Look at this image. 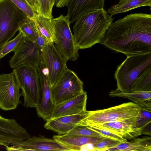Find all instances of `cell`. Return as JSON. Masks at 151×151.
<instances>
[{
	"label": "cell",
	"instance_id": "1",
	"mask_svg": "<svg viewBox=\"0 0 151 151\" xmlns=\"http://www.w3.org/2000/svg\"><path fill=\"white\" fill-rule=\"evenodd\" d=\"M101 43L127 56L151 52V15L136 13L113 22Z\"/></svg>",
	"mask_w": 151,
	"mask_h": 151
},
{
	"label": "cell",
	"instance_id": "2",
	"mask_svg": "<svg viewBox=\"0 0 151 151\" xmlns=\"http://www.w3.org/2000/svg\"><path fill=\"white\" fill-rule=\"evenodd\" d=\"M112 16L103 8L89 11L78 18L73 27V37L77 49L90 48L101 43L113 23Z\"/></svg>",
	"mask_w": 151,
	"mask_h": 151
},
{
	"label": "cell",
	"instance_id": "3",
	"mask_svg": "<svg viewBox=\"0 0 151 151\" xmlns=\"http://www.w3.org/2000/svg\"><path fill=\"white\" fill-rule=\"evenodd\" d=\"M151 68V52L127 56L119 65L114 76L116 89L124 92H132L133 84L138 76Z\"/></svg>",
	"mask_w": 151,
	"mask_h": 151
},
{
	"label": "cell",
	"instance_id": "4",
	"mask_svg": "<svg viewBox=\"0 0 151 151\" xmlns=\"http://www.w3.org/2000/svg\"><path fill=\"white\" fill-rule=\"evenodd\" d=\"M16 80L23 97V105L27 108H36L41 100L38 70L34 65L26 63L13 68Z\"/></svg>",
	"mask_w": 151,
	"mask_h": 151
},
{
	"label": "cell",
	"instance_id": "5",
	"mask_svg": "<svg viewBox=\"0 0 151 151\" xmlns=\"http://www.w3.org/2000/svg\"><path fill=\"white\" fill-rule=\"evenodd\" d=\"M140 107L134 102L125 103L108 108L89 111V116L78 126H89L117 121L134 123Z\"/></svg>",
	"mask_w": 151,
	"mask_h": 151
},
{
	"label": "cell",
	"instance_id": "6",
	"mask_svg": "<svg viewBox=\"0 0 151 151\" xmlns=\"http://www.w3.org/2000/svg\"><path fill=\"white\" fill-rule=\"evenodd\" d=\"M28 17L10 0H0V49Z\"/></svg>",
	"mask_w": 151,
	"mask_h": 151
},
{
	"label": "cell",
	"instance_id": "7",
	"mask_svg": "<svg viewBox=\"0 0 151 151\" xmlns=\"http://www.w3.org/2000/svg\"><path fill=\"white\" fill-rule=\"evenodd\" d=\"M55 29V46L66 60H76L79 56L70 27V21L66 15H61L52 18Z\"/></svg>",
	"mask_w": 151,
	"mask_h": 151
},
{
	"label": "cell",
	"instance_id": "8",
	"mask_svg": "<svg viewBox=\"0 0 151 151\" xmlns=\"http://www.w3.org/2000/svg\"><path fill=\"white\" fill-rule=\"evenodd\" d=\"M83 85L77 75L67 68L51 88L54 104H59L79 95L84 91Z\"/></svg>",
	"mask_w": 151,
	"mask_h": 151
},
{
	"label": "cell",
	"instance_id": "9",
	"mask_svg": "<svg viewBox=\"0 0 151 151\" xmlns=\"http://www.w3.org/2000/svg\"><path fill=\"white\" fill-rule=\"evenodd\" d=\"M40 52L41 60L46 70L51 88L67 68V61L57 50L54 43H48L41 47Z\"/></svg>",
	"mask_w": 151,
	"mask_h": 151
},
{
	"label": "cell",
	"instance_id": "10",
	"mask_svg": "<svg viewBox=\"0 0 151 151\" xmlns=\"http://www.w3.org/2000/svg\"><path fill=\"white\" fill-rule=\"evenodd\" d=\"M20 89L13 71L0 75V109L5 111L16 109L21 102Z\"/></svg>",
	"mask_w": 151,
	"mask_h": 151
},
{
	"label": "cell",
	"instance_id": "11",
	"mask_svg": "<svg viewBox=\"0 0 151 151\" xmlns=\"http://www.w3.org/2000/svg\"><path fill=\"white\" fill-rule=\"evenodd\" d=\"M40 49L35 42L24 36L13 51L14 54L9 61L10 67L13 69L28 63L34 65L38 69L41 60Z\"/></svg>",
	"mask_w": 151,
	"mask_h": 151
},
{
	"label": "cell",
	"instance_id": "12",
	"mask_svg": "<svg viewBox=\"0 0 151 151\" xmlns=\"http://www.w3.org/2000/svg\"><path fill=\"white\" fill-rule=\"evenodd\" d=\"M30 137L26 129L16 120L6 118L0 115V145L6 147Z\"/></svg>",
	"mask_w": 151,
	"mask_h": 151
},
{
	"label": "cell",
	"instance_id": "13",
	"mask_svg": "<svg viewBox=\"0 0 151 151\" xmlns=\"http://www.w3.org/2000/svg\"><path fill=\"white\" fill-rule=\"evenodd\" d=\"M7 151H68L53 139L33 136L25 140L15 142L6 147Z\"/></svg>",
	"mask_w": 151,
	"mask_h": 151
},
{
	"label": "cell",
	"instance_id": "14",
	"mask_svg": "<svg viewBox=\"0 0 151 151\" xmlns=\"http://www.w3.org/2000/svg\"><path fill=\"white\" fill-rule=\"evenodd\" d=\"M37 70L41 89V100L40 104L36 108V111L38 116L46 121L51 118L55 105L52 100L47 71L41 60Z\"/></svg>",
	"mask_w": 151,
	"mask_h": 151
},
{
	"label": "cell",
	"instance_id": "15",
	"mask_svg": "<svg viewBox=\"0 0 151 151\" xmlns=\"http://www.w3.org/2000/svg\"><path fill=\"white\" fill-rule=\"evenodd\" d=\"M87 99V93L84 91L76 97L55 105L51 118L72 115L86 111Z\"/></svg>",
	"mask_w": 151,
	"mask_h": 151
},
{
	"label": "cell",
	"instance_id": "16",
	"mask_svg": "<svg viewBox=\"0 0 151 151\" xmlns=\"http://www.w3.org/2000/svg\"><path fill=\"white\" fill-rule=\"evenodd\" d=\"M103 138L71 136L65 134L53 137L54 139L68 151H93V145Z\"/></svg>",
	"mask_w": 151,
	"mask_h": 151
},
{
	"label": "cell",
	"instance_id": "17",
	"mask_svg": "<svg viewBox=\"0 0 151 151\" xmlns=\"http://www.w3.org/2000/svg\"><path fill=\"white\" fill-rule=\"evenodd\" d=\"M104 0H71L67 6L66 15L70 24L90 10L104 8Z\"/></svg>",
	"mask_w": 151,
	"mask_h": 151
},
{
	"label": "cell",
	"instance_id": "18",
	"mask_svg": "<svg viewBox=\"0 0 151 151\" xmlns=\"http://www.w3.org/2000/svg\"><path fill=\"white\" fill-rule=\"evenodd\" d=\"M134 123L114 121L92 125L116 134L127 140L140 135V129L134 127Z\"/></svg>",
	"mask_w": 151,
	"mask_h": 151
},
{
	"label": "cell",
	"instance_id": "19",
	"mask_svg": "<svg viewBox=\"0 0 151 151\" xmlns=\"http://www.w3.org/2000/svg\"><path fill=\"white\" fill-rule=\"evenodd\" d=\"M109 95L127 99L141 108L151 110V91L124 92L116 89L111 91Z\"/></svg>",
	"mask_w": 151,
	"mask_h": 151
},
{
	"label": "cell",
	"instance_id": "20",
	"mask_svg": "<svg viewBox=\"0 0 151 151\" xmlns=\"http://www.w3.org/2000/svg\"><path fill=\"white\" fill-rule=\"evenodd\" d=\"M134 142H121L106 151H151L150 137L135 139Z\"/></svg>",
	"mask_w": 151,
	"mask_h": 151
},
{
	"label": "cell",
	"instance_id": "21",
	"mask_svg": "<svg viewBox=\"0 0 151 151\" xmlns=\"http://www.w3.org/2000/svg\"><path fill=\"white\" fill-rule=\"evenodd\" d=\"M145 6H151V0H120L118 4L109 8L107 12L113 16Z\"/></svg>",
	"mask_w": 151,
	"mask_h": 151
},
{
	"label": "cell",
	"instance_id": "22",
	"mask_svg": "<svg viewBox=\"0 0 151 151\" xmlns=\"http://www.w3.org/2000/svg\"><path fill=\"white\" fill-rule=\"evenodd\" d=\"M34 21L40 33L50 43H54L55 39V29L52 18L37 14Z\"/></svg>",
	"mask_w": 151,
	"mask_h": 151
},
{
	"label": "cell",
	"instance_id": "23",
	"mask_svg": "<svg viewBox=\"0 0 151 151\" xmlns=\"http://www.w3.org/2000/svg\"><path fill=\"white\" fill-rule=\"evenodd\" d=\"M132 91L134 92L151 91V68L141 73L134 82Z\"/></svg>",
	"mask_w": 151,
	"mask_h": 151
},
{
	"label": "cell",
	"instance_id": "24",
	"mask_svg": "<svg viewBox=\"0 0 151 151\" xmlns=\"http://www.w3.org/2000/svg\"><path fill=\"white\" fill-rule=\"evenodd\" d=\"M19 31L22 32L24 37L36 42L37 29L34 20L28 18L21 25Z\"/></svg>",
	"mask_w": 151,
	"mask_h": 151
},
{
	"label": "cell",
	"instance_id": "25",
	"mask_svg": "<svg viewBox=\"0 0 151 151\" xmlns=\"http://www.w3.org/2000/svg\"><path fill=\"white\" fill-rule=\"evenodd\" d=\"M65 135L76 137H106L86 126H76L69 131Z\"/></svg>",
	"mask_w": 151,
	"mask_h": 151
},
{
	"label": "cell",
	"instance_id": "26",
	"mask_svg": "<svg viewBox=\"0 0 151 151\" xmlns=\"http://www.w3.org/2000/svg\"><path fill=\"white\" fill-rule=\"evenodd\" d=\"M24 37L20 31L12 40L7 42L0 49V59L2 58L11 52H13L17 47Z\"/></svg>",
	"mask_w": 151,
	"mask_h": 151
},
{
	"label": "cell",
	"instance_id": "27",
	"mask_svg": "<svg viewBox=\"0 0 151 151\" xmlns=\"http://www.w3.org/2000/svg\"><path fill=\"white\" fill-rule=\"evenodd\" d=\"M38 14L46 17L52 18V11L55 0H37Z\"/></svg>",
	"mask_w": 151,
	"mask_h": 151
},
{
	"label": "cell",
	"instance_id": "28",
	"mask_svg": "<svg viewBox=\"0 0 151 151\" xmlns=\"http://www.w3.org/2000/svg\"><path fill=\"white\" fill-rule=\"evenodd\" d=\"M151 122V110L140 107L139 114L134 123L133 127L140 129Z\"/></svg>",
	"mask_w": 151,
	"mask_h": 151
},
{
	"label": "cell",
	"instance_id": "29",
	"mask_svg": "<svg viewBox=\"0 0 151 151\" xmlns=\"http://www.w3.org/2000/svg\"><path fill=\"white\" fill-rule=\"evenodd\" d=\"M121 142L111 138L104 137L93 145V151H106L109 148L116 146Z\"/></svg>",
	"mask_w": 151,
	"mask_h": 151
},
{
	"label": "cell",
	"instance_id": "30",
	"mask_svg": "<svg viewBox=\"0 0 151 151\" xmlns=\"http://www.w3.org/2000/svg\"><path fill=\"white\" fill-rule=\"evenodd\" d=\"M19 9L23 12L28 17L34 20L37 14L26 0H10Z\"/></svg>",
	"mask_w": 151,
	"mask_h": 151
},
{
	"label": "cell",
	"instance_id": "31",
	"mask_svg": "<svg viewBox=\"0 0 151 151\" xmlns=\"http://www.w3.org/2000/svg\"><path fill=\"white\" fill-rule=\"evenodd\" d=\"M89 128L100 134L105 137L111 138L121 142L127 141V140L123 138L119 135L109 131L99 128L94 125L86 126Z\"/></svg>",
	"mask_w": 151,
	"mask_h": 151
},
{
	"label": "cell",
	"instance_id": "32",
	"mask_svg": "<svg viewBox=\"0 0 151 151\" xmlns=\"http://www.w3.org/2000/svg\"><path fill=\"white\" fill-rule=\"evenodd\" d=\"M37 34L36 42L41 48L50 43L47 39L40 33L37 26Z\"/></svg>",
	"mask_w": 151,
	"mask_h": 151
},
{
	"label": "cell",
	"instance_id": "33",
	"mask_svg": "<svg viewBox=\"0 0 151 151\" xmlns=\"http://www.w3.org/2000/svg\"><path fill=\"white\" fill-rule=\"evenodd\" d=\"M151 135V122L142 127L140 130V135Z\"/></svg>",
	"mask_w": 151,
	"mask_h": 151
},
{
	"label": "cell",
	"instance_id": "34",
	"mask_svg": "<svg viewBox=\"0 0 151 151\" xmlns=\"http://www.w3.org/2000/svg\"><path fill=\"white\" fill-rule=\"evenodd\" d=\"M32 8L34 11L38 14V8L37 0H26Z\"/></svg>",
	"mask_w": 151,
	"mask_h": 151
},
{
	"label": "cell",
	"instance_id": "35",
	"mask_svg": "<svg viewBox=\"0 0 151 151\" xmlns=\"http://www.w3.org/2000/svg\"><path fill=\"white\" fill-rule=\"evenodd\" d=\"M59 0H55V5L58 2Z\"/></svg>",
	"mask_w": 151,
	"mask_h": 151
},
{
	"label": "cell",
	"instance_id": "36",
	"mask_svg": "<svg viewBox=\"0 0 151 151\" xmlns=\"http://www.w3.org/2000/svg\"></svg>",
	"mask_w": 151,
	"mask_h": 151
}]
</instances>
